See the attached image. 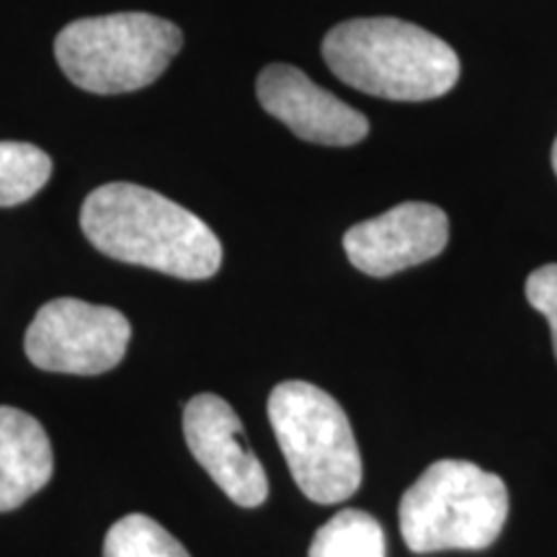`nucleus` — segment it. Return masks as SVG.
<instances>
[{"label":"nucleus","mask_w":557,"mask_h":557,"mask_svg":"<svg viewBox=\"0 0 557 557\" xmlns=\"http://www.w3.org/2000/svg\"><path fill=\"white\" fill-rule=\"evenodd\" d=\"M83 235L109 259L176 278L214 276L222 243L197 214L137 184H103L81 209Z\"/></svg>","instance_id":"f257e3e1"},{"label":"nucleus","mask_w":557,"mask_h":557,"mask_svg":"<svg viewBox=\"0 0 557 557\" xmlns=\"http://www.w3.org/2000/svg\"><path fill=\"white\" fill-rule=\"evenodd\" d=\"M333 75L389 101H431L459 81V58L444 39L400 18H351L323 39Z\"/></svg>","instance_id":"f03ea898"},{"label":"nucleus","mask_w":557,"mask_h":557,"mask_svg":"<svg viewBox=\"0 0 557 557\" xmlns=\"http://www.w3.org/2000/svg\"><path fill=\"white\" fill-rule=\"evenodd\" d=\"M506 519V483L468 459H438L400 500V534L418 555L491 547Z\"/></svg>","instance_id":"7ed1b4c3"},{"label":"nucleus","mask_w":557,"mask_h":557,"mask_svg":"<svg viewBox=\"0 0 557 557\" xmlns=\"http://www.w3.org/2000/svg\"><path fill=\"white\" fill-rule=\"evenodd\" d=\"M269 421L302 496L331 506L359 491V444L333 395L302 380L282 382L269 395Z\"/></svg>","instance_id":"20e7f679"},{"label":"nucleus","mask_w":557,"mask_h":557,"mask_svg":"<svg viewBox=\"0 0 557 557\" xmlns=\"http://www.w3.org/2000/svg\"><path fill=\"white\" fill-rule=\"evenodd\" d=\"M184 34L152 13H109L67 24L54 39L62 73L88 94H132L156 83Z\"/></svg>","instance_id":"39448f33"},{"label":"nucleus","mask_w":557,"mask_h":557,"mask_svg":"<svg viewBox=\"0 0 557 557\" xmlns=\"http://www.w3.org/2000/svg\"><path fill=\"white\" fill-rule=\"evenodd\" d=\"M129 338L132 325L120 310L60 297L32 320L24 348L32 364L45 372L94 377L120 364Z\"/></svg>","instance_id":"423d86ee"},{"label":"nucleus","mask_w":557,"mask_h":557,"mask_svg":"<svg viewBox=\"0 0 557 557\" xmlns=\"http://www.w3.org/2000/svg\"><path fill=\"white\" fill-rule=\"evenodd\" d=\"M184 436L194 459L233 504L256 508L269 498L267 472L227 400L212 393L194 395L184 408Z\"/></svg>","instance_id":"0eeeda50"},{"label":"nucleus","mask_w":557,"mask_h":557,"mask_svg":"<svg viewBox=\"0 0 557 557\" xmlns=\"http://www.w3.org/2000/svg\"><path fill=\"white\" fill-rule=\"evenodd\" d=\"M449 243V218L426 201H406L344 235L348 261L367 276H393L436 259Z\"/></svg>","instance_id":"6e6552de"},{"label":"nucleus","mask_w":557,"mask_h":557,"mask_svg":"<svg viewBox=\"0 0 557 557\" xmlns=\"http://www.w3.org/2000/svg\"><path fill=\"white\" fill-rule=\"evenodd\" d=\"M261 107L287 124L299 139L331 148H348L369 135V120L331 90L312 83L295 65H269L256 81Z\"/></svg>","instance_id":"1a4fd4ad"},{"label":"nucleus","mask_w":557,"mask_h":557,"mask_svg":"<svg viewBox=\"0 0 557 557\" xmlns=\"http://www.w3.org/2000/svg\"><path fill=\"white\" fill-rule=\"evenodd\" d=\"M52 472L54 451L45 426L24 410L0 406V513L37 496Z\"/></svg>","instance_id":"9d476101"},{"label":"nucleus","mask_w":557,"mask_h":557,"mask_svg":"<svg viewBox=\"0 0 557 557\" xmlns=\"http://www.w3.org/2000/svg\"><path fill=\"white\" fill-rule=\"evenodd\" d=\"M308 557H387L385 529L372 513L346 508L318 529Z\"/></svg>","instance_id":"9b49d317"},{"label":"nucleus","mask_w":557,"mask_h":557,"mask_svg":"<svg viewBox=\"0 0 557 557\" xmlns=\"http://www.w3.org/2000/svg\"><path fill=\"white\" fill-rule=\"evenodd\" d=\"M52 158L29 143H0V207H16L45 189Z\"/></svg>","instance_id":"f8f14e48"},{"label":"nucleus","mask_w":557,"mask_h":557,"mask_svg":"<svg viewBox=\"0 0 557 557\" xmlns=\"http://www.w3.org/2000/svg\"><path fill=\"white\" fill-rule=\"evenodd\" d=\"M103 557H191L165 527L145 513L116 521L103 540Z\"/></svg>","instance_id":"ddd939ff"},{"label":"nucleus","mask_w":557,"mask_h":557,"mask_svg":"<svg viewBox=\"0 0 557 557\" xmlns=\"http://www.w3.org/2000/svg\"><path fill=\"white\" fill-rule=\"evenodd\" d=\"M527 299L534 310L547 318L557 359V263H547V267H540L537 271L529 274Z\"/></svg>","instance_id":"4468645a"},{"label":"nucleus","mask_w":557,"mask_h":557,"mask_svg":"<svg viewBox=\"0 0 557 557\" xmlns=\"http://www.w3.org/2000/svg\"><path fill=\"white\" fill-rule=\"evenodd\" d=\"M553 171L557 176V137H555V145H553Z\"/></svg>","instance_id":"2eb2a0df"}]
</instances>
